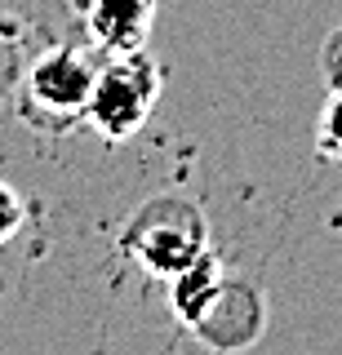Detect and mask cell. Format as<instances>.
<instances>
[{
    "mask_svg": "<svg viewBox=\"0 0 342 355\" xmlns=\"http://www.w3.org/2000/svg\"><path fill=\"white\" fill-rule=\"evenodd\" d=\"M316 147L325 160L342 164V89H329L325 107H320V120H316Z\"/></svg>",
    "mask_w": 342,
    "mask_h": 355,
    "instance_id": "obj_7",
    "label": "cell"
},
{
    "mask_svg": "<svg viewBox=\"0 0 342 355\" xmlns=\"http://www.w3.org/2000/svg\"><path fill=\"white\" fill-rule=\"evenodd\" d=\"M23 222H27V205H23V196H18L14 187H9L5 178H0V244L14 240Z\"/></svg>",
    "mask_w": 342,
    "mask_h": 355,
    "instance_id": "obj_8",
    "label": "cell"
},
{
    "mask_svg": "<svg viewBox=\"0 0 342 355\" xmlns=\"http://www.w3.org/2000/svg\"><path fill=\"white\" fill-rule=\"evenodd\" d=\"M85 22H89V36L107 53H134L151 36L156 0H89Z\"/></svg>",
    "mask_w": 342,
    "mask_h": 355,
    "instance_id": "obj_5",
    "label": "cell"
},
{
    "mask_svg": "<svg viewBox=\"0 0 342 355\" xmlns=\"http://www.w3.org/2000/svg\"><path fill=\"white\" fill-rule=\"evenodd\" d=\"M160 85H164L160 67L142 49L116 53V58L94 76V94H89V107H85V120H89L107 142L134 138V133L147 125L151 107H156Z\"/></svg>",
    "mask_w": 342,
    "mask_h": 355,
    "instance_id": "obj_1",
    "label": "cell"
},
{
    "mask_svg": "<svg viewBox=\"0 0 342 355\" xmlns=\"http://www.w3.org/2000/svg\"><path fill=\"white\" fill-rule=\"evenodd\" d=\"M223 280H227V275H223V266H218V258L209 249L191 266H182V271L173 275V293L169 297H173V311H178L182 324H191V320L200 315V306L214 297V288L223 284Z\"/></svg>",
    "mask_w": 342,
    "mask_h": 355,
    "instance_id": "obj_6",
    "label": "cell"
},
{
    "mask_svg": "<svg viewBox=\"0 0 342 355\" xmlns=\"http://www.w3.org/2000/svg\"><path fill=\"white\" fill-rule=\"evenodd\" d=\"M94 62L76 49H53L27 71V107H36V116L45 125H67L80 120L94 94Z\"/></svg>",
    "mask_w": 342,
    "mask_h": 355,
    "instance_id": "obj_2",
    "label": "cell"
},
{
    "mask_svg": "<svg viewBox=\"0 0 342 355\" xmlns=\"http://www.w3.org/2000/svg\"><path fill=\"white\" fill-rule=\"evenodd\" d=\"M320 67H325V80H329V89H342V27L329 36V44H325V53H320Z\"/></svg>",
    "mask_w": 342,
    "mask_h": 355,
    "instance_id": "obj_9",
    "label": "cell"
},
{
    "mask_svg": "<svg viewBox=\"0 0 342 355\" xmlns=\"http://www.w3.org/2000/svg\"><path fill=\"white\" fill-rule=\"evenodd\" d=\"M134 258L156 275H178L205 253V222L196 209H156L147 222H138L129 236Z\"/></svg>",
    "mask_w": 342,
    "mask_h": 355,
    "instance_id": "obj_3",
    "label": "cell"
},
{
    "mask_svg": "<svg viewBox=\"0 0 342 355\" xmlns=\"http://www.w3.org/2000/svg\"><path fill=\"white\" fill-rule=\"evenodd\" d=\"M191 329L209 347H223V351L249 347L262 329V297L236 280H223L214 288V297L200 306V315L191 320Z\"/></svg>",
    "mask_w": 342,
    "mask_h": 355,
    "instance_id": "obj_4",
    "label": "cell"
}]
</instances>
